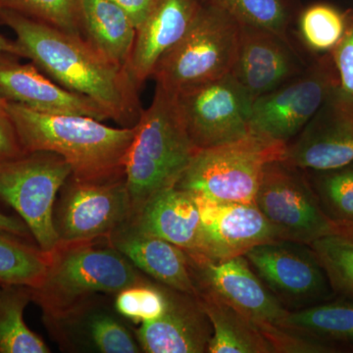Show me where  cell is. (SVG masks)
<instances>
[{"mask_svg": "<svg viewBox=\"0 0 353 353\" xmlns=\"http://www.w3.org/2000/svg\"><path fill=\"white\" fill-rule=\"evenodd\" d=\"M26 153L7 101L0 95V163L23 157Z\"/></svg>", "mask_w": 353, "mask_h": 353, "instance_id": "obj_35", "label": "cell"}, {"mask_svg": "<svg viewBox=\"0 0 353 353\" xmlns=\"http://www.w3.org/2000/svg\"><path fill=\"white\" fill-rule=\"evenodd\" d=\"M71 175L68 162L50 152H28L0 163V201L24 221L43 252L59 243L53 212L57 194Z\"/></svg>", "mask_w": 353, "mask_h": 353, "instance_id": "obj_7", "label": "cell"}, {"mask_svg": "<svg viewBox=\"0 0 353 353\" xmlns=\"http://www.w3.org/2000/svg\"><path fill=\"white\" fill-rule=\"evenodd\" d=\"M329 219L353 230V162L330 170H303Z\"/></svg>", "mask_w": 353, "mask_h": 353, "instance_id": "obj_27", "label": "cell"}, {"mask_svg": "<svg viewBox=\"0 0 353 353\" xmlns=\"http://www.w3.org/2000/svg\"><path fill=\"white\" fill-rule=\"evenodd\" d=\"M53 223L59 241L106 239L131 219L126 178L83 181L70 176L59 192Z\"/></svg>", "mask_w": 353, "mask_h": 353, "instance_id": "obj_11", "label": "cell"}, {"mask_svg": "<svg viewBox=\"0 0 353 353\" xmlns=\"http://www.w3.org/2000/svg\"><path fill=\"white\" fill-rule=\"evenodd\" d=\"M283 161L301 170H330L353 162V97L340 87L287 145Z\"/></svg>", "mask_w": 353, "mask_h": 353, "instance_id": "obj_14", "label": "cell"}, {"mask_svg": "<svg viewBox=\"0 0 353 353\" xmlns=\"http://www.w3.org/2000/svg\"><path fill=\"white\" fill-rule=\"evenodd\" d=\"M106 296V294H104ZM101 294L53 316H43L46 328L61 350L69 352L139 353L134 333L113 301Z\"/></svg>", "mask_w": 353, "mask_h": 353, "instance_id": "obj_15", "label": "cell"}, {"mask_svg": "<svg viewBox=\"0 0 353 353\" xmlns=\"http://www.w3.org/2000/svg\"><path fill=\"white\" fill-rule=\"evenodd\" d=\"M245 256L260 280L290 312L336 297L324 267L307 243L273 241L254 246Z\"/></svg>", "mask_w": 353, "mask_h": 353, "instance_id": "obj_10", "label": "cell"}, {"mask_svg": "<svg viewBox=\"0 0 353 353\" xmlns=\"http://www.w3.org/2000/svg\"><path fill=\"white\" fill-rule=\"evenodd\" d=\"M254 202L280 240L310 245L327 234L353 231L327 217L305 172L283 160L264 167Z\"/></svg>", "mask_w": 353, "mask_h": 353, "instance_id": "obj_8", "label": "cell"}, {"mask_svg": "<svg viewBox=\"0 0 353 353\" xmlns=\"http://www.w3.org/2000/svg\"><path fill=\"white\" fill-rule=\"evenodd\" d=\"M194 196L201 213V238L194 253L211 260H226L245 255L254 246L280 240L255 202L220 203Z\"/></svg>", "mask_w": 353, "mask_h": 353, "instance_id": "obj_16", "label": "cell"}, {"mask_svg": "<svg viewBox=\"0 0 353 353\" xmlns=\"http://www.w3.org/2000/svg\"><path fill=\"white\" fill-rule=\"evenodd\" d=\"M139 231L196 252L201 238V213L194 194L176 187L152 196L130 219Z\"/></svg>", "mask_w": 353, "mask_h": 353, "instance_id": "obj_22", "label": "cell"}, {"mask_svg": "<svg viewBox=\"0 0 353 353\" xmlns=\"http://www.w3.org/2000/svg\"><path fill=\"white\" fill-rule=\"evenodd\" d=\"M83 37L110 61L128 70L137 28L126 12L112 0H83Z\"/></svg>", "mask_w": 353, "mask_h": 353, "instance_id": "obj_23", "label": "cell"}, {"mask_svg": "<svg viewBox=\"0 0 353 353\" xmlns=\"http://www.w3.org/2000/svg\"><path fill=\"white\" fill-rule=\"evenodd\" d=\"M108 241L148 278L165 287L197 296L187 252L183 248L139 231L130 220L112 232Z\"/></svg>", "mask_w": 353, "mask_h": 353, "instance_id": "obj_21", "label": "cell"}, {"mask_svg": "<svg viewBox=\"0 0 353 353\" xmlns=\"http://www.w3.org/2000/svg\"><path fill=\"white\" fill-rule=\"evenodd\" d=\"M338 87V71L327 52L306 71L253 101L250 132L288 145Z\"/></svg>", "mask_w": 353, "mask_h": 353, "instance_id": "obj_9", "label": "cell"}, {"mask_svg": "<svg viewBox=\"0 0 353 353\" xmlns=\"http://www.w3.org/2000/svg\"><path fill=\"white\" fill-rule=\"evenodd\" d=\"M201 6V0H157L137 29L128 67L139 90L160 59L185 36Z\"/></svg>", "mask_w": 353, "mask_h": 353, "instance_id": "obj_20", "label": "cell"}, {"mask_svg": "<svg viewBox=\"0 0 353 353\" xmlns=\"http://www.w3.org/2000/svg\"><path fill=\"white\" fill-rule=\"evenodd\" d=\"M46 254L43 281L32 288V303L43 316L60 314L95 294L113 296L148 278L109 245L108 238L59 241Z\"/></svg>", "mask_w": 353, "mask_h": 353, "instance_id": "obj_4", "label": "cell"}, {"mask_svg": "<svg viewBox=\"0 0 353 353\" xmlns=\"http://www.w3.org/2000/svg\"><path fill=\"white\" fill-rule=\"evenodd\" d=\"M20 58L0 52V95L6 101L37 112L88 116L102 122L110 119L92 99L67 90L32 62L22 63Z\"/></svg>", "mask_w": 353, "mask_h": 353, "instance_id": "obj_17", "label": "cell"}, {"mask_svg": "<svg viewBox=\"0 0 353 353\" xmlns=\"http://www.w3.org/2000/svg\"><path fill=\"white\" fill-rule=\"evenodd\" d=\"M347 28V15L326 4L308 7L299 20L304 43L317 52H331L340 43Z\"/></svg>", "mask_w": 353, "mask_h": 353, "instance_id": "obj_33", "label": "cell"}, {"mask_svg": "<svg viewBox=\"0 0 353 353\" xmlns=\"http://www.w3.org/2000/svg\"><path fill=\"white\" fill-rule=\"evenodd\" d=\"M331 53L340 79L341 90L353 97V14L347 15L345 34Z\"/></svg>", "mask_w": 353, "mask_h": 353, "instance_id": "obj_34", "label": "cell"}, {"mask_svg": "<svg viewBox=\"0 0 353 353\" xmlns=\"http://www.w3.org/2000/svg\"><path fill=\"white\" fill-rule=\"evenodd\" d=\"M287 145L250 134L197 150L175 187L220 203L254 202L264 167L283 160Z\"/></svg>", "mask_w": 353, "mask_h": 353, "instance_id": "obj_6", "label": "cell"}, {"mask_svg": "<svg viewBox=\"0 0 353 353\" xmlns=\"http://www.w3.org/2000/svg\"><path fill=\"white\" fill-rule=\"evenodd\" d=\"M187 254L197 294L217 297L250 318L259 330L267 325L284 326L290 311L260 280L245 255L211 260L199 253Z\"/></svg>", "mask_w": 353, "mask_h": 353, "instance_id": "obj_13", "label": "cell"}, {"mask_svg": "<svg viewBox=\"0 0 353 353\" xmlns=\"http://www.w3.org/2000/svg\"><path fill=\"white\" fill-rule=\"evenodd\" d=\"M197 297L212 325L208 353H275L250 318L212 294Z\"/></svg>", "mask_w": 353, "mask_h": 353, "instance_id": "obj_24", "label": "cell"}, {"mask_svg": "<svg viewBox=\"0 0 353 353\" xmlns=\"http://www.w3.org/2000/svg\"><path fill=\"white\" fill-rule=\"evenodd\" d=\"M241 25L224 11L201 2L183 39L158 62L157 85L176 94L231 73Z\"/></svg>", "mask_w": 353, "mask_h": 353, "instance_id": "obj_5", "label": "cell"}, {"mask_svg": "<svg viewBox=\"0 0 353 353\" xmlns=\"http://www.w3.org/2000/svg\"><path fill=\"white\" fill-rule=\"evenodd\" d=\"M175 95L197 150L233 143L250 134L253 99L230 74Z\"/></svg>", "mask_w": 353, "mask_h": 353, "instance_id": "obj_12", "label": "cell"}, {"mask_svg": "<svg viewBox=\"0 0 353 353\" xmlns=\"http://www.w3.org/2000/svg\"><path fill=\"white\" fill-rule=\"evenodd\" d=\"M0 232L14 234L19 238L29 240L32 238L29 228L20 217L10 216L0 212Z\"/></svg>", "mask_w": 353, "mask_h": 353, "instance_id": "obj_37", "label": "cell"}, {"mask_svg": "<svg viewBox=\"0 0 353 353\" xmlns=\"http://www.w3.org/2000/svg\"><path fill=\"white\" fill-rule=\"evenodd\" d=\"M113 296L118 314L136 324L154 321L167 308L166 287L150 278L125 288Z\"/></svg>", "mask_w": 353, "mask_h": 353, "instance_id": "obj_32", "label": "cell"}, {"mask_svg": "<svg viewBox=\"0 0 353 353\" xmlns=\"http://www.w3.org/2000/svg\"><path fill=\"white\" fill-rule=\"evenodd\" d=\"M48 266V254L38 245L14 234L0 232V285L36 288Z\"/></svg>", "mask_w": 353, "mask_h": 353, "instance_id": "obj_28", "label": "cell"}, {"mask_svg": "<svg viewBox=\"0 0 353 353\" xmlns=\"http://www.w3.org/2000/svg\"><path fill=\"white\" fill-rule=\"evenodd\" d=\"M284 326L325 341L339 350L353 348V301L336 296L312 307L290 312Z\"/></svg>", "mask_w": 353, "mask_h": 353, "instance_id": "obj_25", "label": "cell"}, {"mask_svg": "<svg viewBox=\"0 0 353 353\" xmlns=\"http://www.w3.org/2000/svg\"><path fill=\"white\" fill-rule=\"evenodd\" d=\"M176 95L155 88L150 108L143 109L125 160V178L132 214L158 192L175 187L197 152Z\"/></svg>", "mask_w": 353, "mask_h": 353, "instance_id": "obj_3", "label": "cell"}, {"mask_svg": "<svg viewBox=\"0 0 353 353\" xmlns=\"http://www.w3.org/2000/svg\"><path fill=\"white\" fill-rule=\"evenodd\" d=\"M224 11L241 26L260 28L287 38L289 14L282 0H201Z\"/></svg>", "mask_w": 353, "mask_h": 353, "instance_id": "obj_31", "label": "cell"}, {"mask_svg": "<svg viewBox=\"0 0 353 353\" xmlns=\"http://www.w3.org/2000/svg\"><path fill=\"white\" fill-rule=\"evenodd\" d=\"M32 301V288L0 285V353H50L43 339L28 327L25 309Z\"/></svg>", "mask_w": 353, "mask_h": 353, "instance_id": "obj_26", "label": "cell"}, {"mask_svg": "<svg viewBox=\"0 0 353 353\" xmlns=\"http://www.w3.org/2000/svg\"><path fill=\"white\" fill-rule=\"evenodd\" d=\"M336 296L353 301V231L339 232L310 243Z\"/></svg>", "mask_w": 353, "mask_h": 353, "instance_id": "obj_29", "label": "cell"}, {"mask_svg": "<svg viewBox=\"0 0 353 353\" xmlns=\"http://www.w3.org/2000/svg\"><path fill=\"white\" fill-rule=\"evenodd\" d=\"M0 52H9L17 55L21 58H24L20 46L16 43V41L6 38V37L0 34Z\"/></svg>", "mask_w": 353, "mask_h": 353, "instance_id": "obj_38", "label": "cell"}, {"mask_svg": "<svg viewBox=\"0 0 353 353\" xmlns=\"http://www.w3.org/2000/svg\"><path fill=\"white\" fill-rule=\"evenodd\" d=\"M0 25L15 34L24 58L54 82L92 99L121 127L136 126L143 110L138 87L127 69L87 39L4 9H0Z\"/></svg>", "mask_w": 353, "mask_h": 353, "instance_id": "obj_1", "label": "cell"}, {"mask_svg": "<svg viewBox=\"0 0 353 353\" xmlns=\"http://www.w3.org/2000/svg\"><path fill=\"white\" fill-rule=\"evenodd\" d=\"M167 308L161 317L134 330L141 352L205 353L212 325L199 297L166 287Z\"/></svg>", "mask_w": 353, "mask_h": 353, "instance_id": "obj_19", "label": "cell"}, {"mask_svg": "<svg viewBox=\"0 0 353 353\" xmlns=\"http://www.w3.org/2000/svg\"><path fill=\"white\" fill-rule=\"evenodd\" d=\"M126 12L130 19L138 29L157 3V0H112Z\"/></svg>", "mask_w": 353, "mask_h": 353, "instance_id": "obj_36", "label": "cell"}, {"mask_svg": "<svg viewBox=\"0 0 353 353\" xmlns=\"http://www.w3.org/2000/svg\"><path fill=\"white\" fill-rule=\"evenodd\" d=\"M7 108L26 152L57 153L79 180L125 176L134 127L113 128L88 116L37 112L13 102L7 101Z\"/></svg>", "mask_w": 353, "mask_h": 353, "instance_id": "obj_2", "label": "cell"}, {"mask_svg": "<svg viewBox=\"0 0 353 353\" xmlns=\"http://www.w3.org/2000/svg\"><path fill=\"white\" fill-rule=\"evenodd\" d=\"M0 9L83 37V0H0Z\"/></svg>", "mask_w": 353, "mask_h": 353, "instance_id": "obj_30", "label": "cell"}, {"mask_svg": "<svg viewBox=\"0 0 353 353\" xmlns=\"http://www.w3.org/2000/svg\"><path fill=\"white\" fill-rule=\"evenodd\" d=\"M301 72L289 39L260 28L241 26L238 51L230 75L253 101Z\"/></svg>", "mask_w": 353, "mask_h": 353, "instance_id": "obj_18", "label": "cell"}]
</instances>
